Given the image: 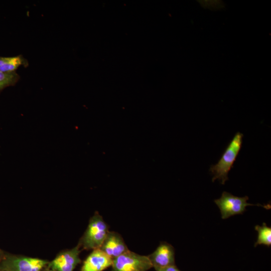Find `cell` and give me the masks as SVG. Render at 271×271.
Returning a JSON list of instances; mask_svg holds the SVG:
<instances>
[{"label": "cell", "instance_id": "obj_1", "mask_svg": "<svg viewBox=\"0 0 271 271\" xmlns=\"http://www.w3.org/2000/svg\"><path fill=\"white\" fill-rule=\"evenodd\" d=\"M243 136L242 133L236 132L218 162L210 167L209 171L213 175L212 182L218 180L223 185L228 180V173L241 148Z\"/></svg>", "mask_w": 271, "mask_h": 271}, {"label": "cell", "instance_id": "obj_2", "mask_svg": "<svg viewBox=\"0 0 271 271\" xmlns=\"http://www.w3.org/2000/svg\"><path fill=\"white\" fill-rule=\"evenodd\" d=\"M109 232L102 217L96 213L91 218L79 244L86 249L99 248Z\"/></svg>", "mask_w": 271, "mask_h": 271}, {"label": "cell", "instance_id": "obj_3", "mask_svg": "<svg viewBox=\"0 0 271 271\" xmlns=\"http://www.w3.org/2000/svg\"><path fill=\"white\" fill-rule=\"evenodd\" d=\"M46 260L6 253L0 262L4 271H42L49 263Z\"/></svg>", "mask_w": 271, "mask_h": 271}, {"label": "cell", "instance_id": "obj_4", "mask_svg": "<svg viewBox=\"0 0 271 271\" xmlns=\"http://www.w3.org/2000/svg\"><path fill=\"white\" fill-rule=\"evenodd\" d=\"M111 271H147L153 265L149 256L141 255L129 250L113 258Z\"/></svg>", "mask_w": 271, "mask_h": 271}, {"label": "cell", "instance_id": "obj_5", "mask_svg": "<svg viewBox=\"0 0 271 271\" xmlns=\"http://www.w3.org/2000/svg\"><path fill=\"white\" fill-rule=\"evenodd\" d=\"M247 196L240 197L224 191L220 198L214 200V202L220 209L221 218L227 219L231 216L242 214L246 210V207L254 205L247 202Z\"/></svg>", "mask_w": 271, "mask_h": 271}, {"label": "cell", "instance_id": "obj_6", "mask_svg": "<svg viewBox=\"0 0 271 271\" xmlns=\"http://www.w3.org/2000/svg\"><path fill=\"white\" fill-rule=\"evenodd\" d=\"M79 252V245L63 251L49 262L48 267L55 271H73L81 262Z\"/></svg>", "mask_w": 271, "mask_h": 271}, {"label": "cell", "instance_id": "obj_7", "mask_svg": "<svg viewBox=\"0 0 271 271\" xmlns=\"http://www.w3.org/2000/svg\"><path fill=\"white\" fill-rule=\"evenodd\" d=\"M149 257L153 267L157 271L169 266L175 265L174 248L166 242L161 243Z\"/></svg>", "mask_w": 271, "mask_h": 271}, {"label": "cell", "instance_id": "obj_8", "mask_svg": "<svg viewBox=\"0 0 271 271\" xmlns=\"http://www.w3.org/2000/svg\"><path fill=\"white\" fill-rule=\"evenodd\" d=\"M112 259L100 249H94L84 260L81 271H103L111 266Z\"/></svg>", "mask_w": 271, "mask_h": 271}, {"label": "cell", "instance_id": "obj_9", "mask_svg": "<svg viewBox=\"0 0 271 271\" xmlns=\"http://www.w3.org/2000/svg\"><path fill=\"white\" fill-rule=\"evenodd\" d=\"M112 259L128 250L123 239L115 232H109L99 248Z\"/></svg>", "mask_w": 271, "mask_h": 271}, {"label": "cell", "instance_id": "obj_10", "mask_svg": "<svg viewBox=\"0 0 271 271\" xmlns=\"http://www.w3.org/2000/svg\"><path fill=\"white\" fill-rule=\"evenodd\" d=\"M28 65V60L22 55L13 57L0 56V72H16L21 66L27 67Z\"/></svg>", "mask_w": 271, "mask_h": 271}, {"label": "cell", "instance_id": "obj_11", "mask_svg": "<svg viewBox=\"0 0 271 271\" xmlns=\"http://www.w3.org/2000/svg\"><path fill=\"white\" fill-rule=\"evenodd\" d=\"M255 229L258 232L257 239L254 244L256 247L257 245H264L268 247L271 245V227L267 226L265 223L262 226L256 225Z\"/></svg>", "mask_w": 271, "mask_h": 271}, {"label": "cell", "instance_id": "obj_12", "mask_svg": "<svg viewBox=\"0 0 271 271\" xmlns=\"http://www.w3.org/2000/svg\"><path fill=\"white\" fill-rule=\"evenodd\" d=\"M20 78V75L16 72H0V92L6 87L15 85Z\"/></svg>", "mask_w": 271, "mask_h": 271}, {"label": "cell", "instance_id": "obj_13", "mask_svg": "<svg viewBox=\"0 0 271 271\" xmlns=\"http://www.w3.org/2000/svg\"><path fill=\"white\" fill-rule=\"evenodd\" d=\"M158 271H181L175 265H171L166 267L162 268Z\"/></svg>", "mask_w": 271, "mask_h": 271}, {"label": "cell", "instance_id": "obj_14", "mask_svg": "<svg viewBox=\"0 0 271 271\" xmlns=\"http://www.w3.org/2000/svg\"><path fill=\"white\" fill-rule=\"evenodd\" d=\"M6 252L0 248V262L5 257Z\"/></svg>", "mask_w": 271, "mask_h": 271}, {"label": "cell", "instance_id": "obj_15", "mask_svg": "<svg viewBox=\"0 0 271 271\" xmlns=\"http://www.w3.org/2000/svg\"><path fill=\"white\" fill-rule=\"evenodd\" d=\"M44 271H55L51 268H49L48 267H47V268H46L44 270Z\"/></svg>", "mask_w": 271, "mask_h": 271}, {"label": "cell", "instance_id": "obj_16", "mask_svg": "<svg viewBox=\"0 0 271 271\" xmlns=\"http://www.w3.org/2000/svg\"><path fill=\"white\" fill-rule=\"evenodd\" d=\"M0 271H4V270H3L0 269Z\"/></svg>", "mask_w": 271, "mask_h": 271}]
</instances>
